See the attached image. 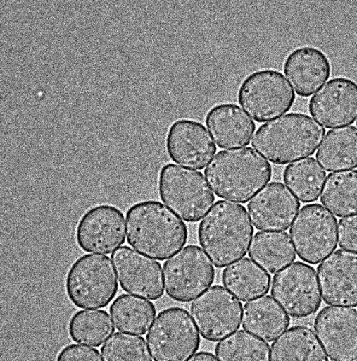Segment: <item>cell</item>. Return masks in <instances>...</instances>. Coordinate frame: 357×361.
<instances>
[{
    "label": "cell",
    "mask_w": 357,
    "mask_h": 361,
    "mask_svg": "<svg viewBox=\"0 0 357 361\" xmlns=\"http://www.w3.org/2000/svg\"><path fill=\"white\" fill-rule=\"evenodd\" d=\"M325 129L311 116L291 113L262 125L251 145L274 164L285 165L315 154Z\"/></svg>",
    "instance_id": "obj_4"
},
{
    "label": "cell",
    "mask_w": 357,
    "mask_h": 361,
    "mask_svg": "<svg viewBox=\"0 0 357 361\" xmlns=\"http://www.w3.org/2000/svg\"><path fill=\"white\" fill-rule=\"evenodd\" d=\"M308 110L327 129L353 125L357 118V83L347 78L327 81L310 99Z\"/></svg>",
    "instance_id": "obj_16"
},
{
    "label": "cell",
    "mask_w": 357,
    "mask_h": 361,
    "mask_svg": "<svg viewBox=\"0 0 357 361\" xmlns=\"http://www.w3.org/2000/svg\"><path fill=\"white\" fill-rule=\"evenodd\" d=\"M110 313L117 329L127 334L144 335L154 324L156 308L149 300L123 294L111 305Z\"/></svg>",
    "instance_id": "obj_27"
},
{
    "label": "cell",
    "mask_w": 357,
    "mask_h": 361,
    "mask_svg": "<svg viewBox=\"0 0 357 361\" xmlns=\"http://www.w3.org/2000/svg\"><path fill=\"white\" fill-rule=\"evenodd\" d=\"M331 71V63L325 52L311 46L292 51L284 63L286 78L302 97L318 91L330 79Z\"/></svg>",
    "instance_id": "obj_20"
},
{
    "label": "cell",
    "mask_w": 357,
    "mask_h": 361,
    "mask_svg": "<svg viewBox=\"0 0 357 361\" xmlns=\"http://www.w3.org/2000/svg\"><path fill=\"white\" fill-rule=\"evenodd\" d=\"M253 234L245 207L223 200L215 202L198 229L199 243L218 269L244 257Z\"/></svg>",
    "instance_id": "obj_3"
},
{
    "label": "cell",
    "mask_w": 357,
    "mask_h": 361,
    "mask_svg": "<svg viewBox=\"0 0 357 361\" xmlns=\"http://www.w3.org/2000/svg\"><path fill=\"white\" fill-rule=\"evenodd\" d=\"M249 257L267 272L275 274L296 259V252L286 232H257L251 241Z\"/></svg>",
    "instance_id": "obj_26"
},
{
    "label": "cell",
    "mask_w": 357,
    "mask_h": 361,
    "mask_svg": "<svg viewBox=\"0 0 357 361\" xmlns=\"http://www.w3.org/2000/svg\"><path fill=\"white\" fill-rule=\"evenodd\" d=\"M189 361H219L213 354L208 352H201L194 355Z\"/></svg>",
    "instance_id": "obj_35"
},
{
    "label": "cell",
    "mask_w": 357,
    "mask_h": 361,
    "mask_svg": "<svg viewBox=\"0 0 357 361\" xmlns=\"http://www.w3.org/2000/svg\"><path fill=\"white\" fill-rule=\"evenodd\" d=\"M115 331L108 313L104 310H84L75 312L70 319L68 334L75 343L99 347Z\"/></svg>",
    "instance_id": "obj_30"
},
{
    "label": "cell",
    "mask_w": 357,
    "mask_h": 361,
    "mask_svg": "<svg viewBox=\"0 0 357 361\" xmlns=\"http://www.w3.org/2000/svg\"><path fill=\"white\" fill-rule=\"evenodd\" d=\"M191 315L203 339L218 342L241 327V301L220 285H215L192 302Z\"/></svg>",
    "instance_id": "obj_11"
},
{
    "label": "cell",
    "mask_w": 357,
    "mask_h": 361,
    "mask_svg": "<svg viewBox=\"0 0 357 361\" xmlns=\"http://www.w3.org/2000/svg\"><path fill=\"white\" fill-rule=\"evenodd\" d=\"M215 352L219 361H269L270 359L268 343L243 330L218 343Z\"/></svg>",
    "instance_id": "obj_31"
},
{
    "label": "cell",
    "mask_w": 357,
    "mask_h": 361,
    "mask_svg": "<svg viewBox=\"0 0 357 361\" xmlns=\"http://www.w3.org/2000/svg\"><path fill=\"white\" fill-rule=\"evenodd\" d=\"M301 203L286 186L279 182L268 184L249 203L251 222L257 230H288L294 222Z\"/></svg>",
    "instance_id": "obj_19"
},
{
    "label": "cell",
    "mask_w": 357,
    "mask_h": 361,
    "mask_svg": "<svg viewBox=\"0 0 357 361\" xmlns=\"http://www.w3.org/2000/svg\"><path fill=\"white\" fill-rule=\"evenodd\" d=\"M112 259L125 292L150 300L163 295L165 283L160 263L128 247L117 249Z\"/></svg>",
    "instance_id": "obj_15"
},
{
    "label": "cell",
    "mask_w": 357,
    "mask_h": 361,
    "mask_svg": "<svg viewBox=\"0 0 357 361\" xmlns=\"http://www.w3.org/2000/svg\"><path fill=\"white\" fill-rule=\"evenodd\" d=\"M155 361H187L201 345V336L188 311L167 308L159 313L147 335Z\"/></svg>",
    "instance_id": "obj_8"
},
{
    "label": "cell",
    "mask_w": 357,
    "mask_h": 361,
    "mask_svg": "<svg viewBox=\"0 0 357 361\" xmlns=\"http://www.w3.org/2000/svg\"><path fill=\"white\" fill-rule=\"evenodd\" d=\"M125 219L119 208L109 204L92 207L75 229V240L87 253L111 254L126 241Z\"/></svg>",
    "instance_id": "obj_13"
},
{
    "label": "cell",
    "mask_w": 357,
    "mask_h": 361,
    "mask_svg": "<svg viewBox=\"0 0 357 361\" xmlns=\"http://www.w3.org/2000/svg\"><path fill=\"white\" fill-rule=\"evenodd\" d=\"M215 277L208 256L195 245L183 248L163 264L167 295L180 302H189L206 292Z\"/></svg>",
    "instance_id": "obj_9"
},
{
    "label": "cell",
    "mask_w": 357,
    "mask_h": 361,
    "mask_svg": "<svg viewBox=\"0 0 357 361\" xmlns=\"http://www.w3.org/2000/svg\"><path fill=\"white\" fill-rule=\"evenodd\" d=\"M243 329L266 342L282 335L290 324V318L270 295L260 297L244 306Z\"/></svg>",
    "instance_id": "obj_22"
},
{
    "label": "cell",
    "mask_w": 357,
    "mask_h": 361,
    "mask_svg": "<svg viewBox=\"0 0 357 361\" xmlns=\"http://www.w3.org/2000/svg\"><path fill=\"white\" fill-rule=\"evenodd\" d=\"M166 149L175 163L193 170H203L218 150L206 126L190 119H180L170 126Z\"/></svg>",
    "instance_id": "obj_17"
},
{
    "label": "cell",
    "mask_w": 357,
    "mask_h": 361,
    "mask_svg": "<svg viewBox=\"0 0 357 361\" xmlns=\"http://www.w3.org/2000/svg\"><path fill=\"white\" fill-rule=\"evenodd\" d=\"M314 329L331 360H357V311L354 308H323L315 317Z\"/></svg>",
    "instance_id": "obj_14"
},
{
    "label": "cell",
    "mask_w": 357,
    "mask_h": 361,
    "mask_svg": "<svg viewBox=\"0 0 357 361\" xmlns=\"http://www.w3.org/2000/svg\"><path fill=\"white\" fill-rule=\"evenodd\" d=\"M317 159L327 172L356 168V128L350 126L327 132L318 151Z\"/></svg>",
    "instance_id": "obj_25"
},
{
    "label": "cell",
    "mask_w": 357,
    "mask_h": 361,
    "mask_svg": "<svg viewBox=\"0 0 357 361\" xmlns=\"http://www.w3.org/2000/svg\"><path fill=\"white\" fill-rule=\"evenodd\" d=\"M271 293L292 318L313 315L321 305L317 273L313 267L296 262L275 275Z\"/></svg>",
    "instance_id": "obj_12"
},
{
    "label": "cell",
    "mask_w": 357,
    "mask_h": 361,
    "mask_svg": "<svg viewBox=\"0 0 357 361\" xmlns=\"http://www.w3.org/2000/svg\"><path fill=\"white\" fill-rule=\"evenodd\" d=\"M320 201L339 218L357 214V171L329 174L322 189Z\"/></svg>",
    "instance_id": "obj_28"
},
{
    "label": "cell",
    "mask_w": 357,
    "mask_h": 361,
    "mask_svg": "<svg viewBox=\"0 0 357 361\" xmlns=\"http://www.w3.org/2000/svg\"><path fill=\"white\" fill-rule=\"evenodd\" d=\"M270 361H329L324 348L308 326L297 325L273 343Z\"/></svg>",
    "instance_id": "obj_23"
},
{
    "label": "cell",
    "mask_w": 357,
    "mask_h": 361,
    "mask_svg": "<svg viewBox=\"0 0 357 361\" xmlns=\"http://www.w3.org/2000/svg\"><path fill=\"white\" fill-rule=\"evenodd\" d=\"M56 361H103L97 349L80 345H69L58 353Z\"/></svg>",
    "instance_id": "obj_34"
},
{
    "label": "cell",
    "mask_w": 357,
    "mask_h": 361,
    "mask_svg": "<svg viewBox=\"0 0 357 361\" xmlns=\"http://www.w3.org/2000/svg\"><path fill=\"white\" fill-rule=\"evenodd\" d=\"M356 125H357V123H356Z\"/></svg>",
    "instance_id": "obj_36"
},
{
    "label": "cell",
    "mask_w": 357,
    "mask_h": 361,
    "mask_svg": "<svg viewBox=\"0 0 357 361\" xmlns=\"http://www.w3.org/2000/svg\"><path fill=\"white\" fill-rule=\"evenodd\" d=\"M222 283L239 300L246 302L266 295L270 289L271 276L253 261L245 258L226 267Z\"/></svg>",
    "instance_id": "obj_24"
},
{
    "label": "cell",
    "mask_w": 357,
    "mask_h": 361,
    "mask_svg": "<svg viewBox=\"0 0 357 361\" xmlns=\"http://www.w3.org/2000/svg\"><path fill=\"white\" fill-rule=\"evenodd\" d=\"M104 361H152L142 336L116 333L101 348Z\"/></svg>",
    "instance_id": "obj_32"
},
{
    "label": "cell",
    "mask_w": 357,
    "mask_h": 361,
    "mask_svg": "<svg viewBox=\"0 0 357 361\" xmlns=\"http://www.w3.org/2000/svg\"><path fill=\"white\" fill-rule=\"evenodd\" d=\"M322 298L327 305L357 306V253L339 249L318 267Z\"/></svg>",
    "instance_id": "obj_18"
},
{
    "label": "cell",
    "mask_w": 357,
    "mask_h": 361,
    "mask_svg": "<svg viewBox=\"0 0 357 361\" xmlns=\"http://www.w3.org/2000/svg\"><path fill=\"white\" fill-rule=\"evenodd\" d=\"M204 174L220 199L246 203L271 180L273 170L256 150L246 147L220 151Z\"/></svg>",
    "instance_id": "obj_2"
},
{
    "label": "cell",
    "mask_w": 357,
    "mask_h": 361,
    "mask_svg": "<svg viewBox=\"0 0 357 361\" xmlns=\"http://www.w3.org/2000/svg\"><path fill=\"white\" fill-rule=\"evenodd\" d=\"M206 123L220 149L247 147L255 130V122L237 104L222 103L211 109Z\"/></svg>",
    "instance_id": "obj_21"
},
{
    "label": "cell",
    "mask_w": 357,
    "mask_h": 361,
    "mask_svg": "<svg viewBox=\"0 0 357 361\" xmlns=\"http://www.w3.org/2000/svg\"><path fill=\"white\" fill-rule=\"evenodd\" d=\"M126 222L128 244L152 259L165 260L188 241V227L160 202L134 204L127 212Z\"/></svg>",
    "instance_id": "obj_1"
},
{
    "label": "cell",
    "mask_w": 357,
    "mask_h": 361,
    "mask_svg": "<svg viewBox=\"0 0 357 361\" xmlns=\"http://www.w3.org/2000/svg\"><path fill=\"white\" fill-rule=\"evenodd\" d=\"M158 188L162 202L188 223L199 222L215 202L201 172L171 163L161 168Z\"/></svg>",
    "instance_id": "obj_6"
},
{
    "label": "cell",
    "mask_w": 357,
    "mask_h": 361,
    "mask_svg": "<svg viewBox=\"0 0 357 361\" xmlns=\"http://www.w3.org/2000/svg\"><path fill=\"white\" fill-rule=\"evenodd\" d=\"M237 97L244 111L259 123L289 112L296 100L284 75L269 68L249 75L239 86Z\"/></svg>",
    "instance_id": "obj_7"
},
{
    "label": "cell",
    "mask_w": 357,
    "mask_h": 361,
    "mask_svg": "<svg viewBox=\"0 0 357 361\" xmlns=\"http://www.w3.org/2000/svg\"><path fill=\"white\" fill-rule=\"evenodd\" d=\"M290 235L299 258L318 264L337 247V220L320 204H310L296 215Z\"/></svg>",
    "instance_id": "obj_10"
},
{
    "label": "cell",
    "mask_w": 357,
    "mask_h": 361,
    "mask_svg": "<svg viewBox=\"0 0 357 361\" xmlns=\"http://www.w3.org/2000/svg\"><path fill=\"white\" fill-rule=\"evenodd\" d=\"M65 289L75 307L84 310L107 307L119 289L112 260L102 255L81 256L67 273Z\"/></svg>",
    "instance_id": "obj_5"
},
{
    "label": "cell",
    "mask_w": 357,
    "mask_h": 361,
    "mask_svg": "<svg viewBox=\"0 0 357 361\" xmlns=\"http://www.w3.org/2000/svg\"><path fill=\"white\" fill-rule=\"evenodd\" d=\"M338 243L342 249L357 252V214L339 221Z\"/></svg>",
    "instance_id": "obj_33"
},
{
    "label": "cell",
    "mask_w": 357,
    "mask_h": 361,
    "mask_svg": "<svg viewBox=\"0 0 357 361\" xmlns=\"http://www.w3.org/2000/svg\"><path fill=\"white\" fill-rule=\"evenodd\" d=\"M284 183L303 203L319 199L326 173L313 158L301 159L289 165L283 173Z\"/></svg>",
    "instance_id": "obj_29"
}]
</instances>
